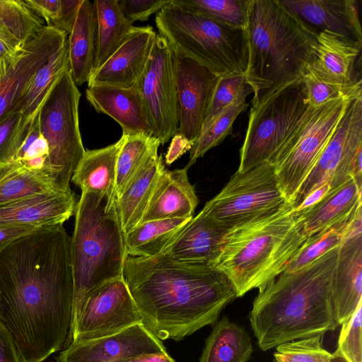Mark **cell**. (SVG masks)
<instances>
[{
	"instance_id": "cell-42",
	"label": "cell",
	"mask_w": 362,
	"mask_h": 362,
	"mask_svg": "<svg viewBox=\"0 0 362 362\" xmlns=\"http://www.w3.org/2000/svg\"><path fill=\"white\" fill-rule=\"evenodd\" d=\"M307 100L313 107L327 102L348 96L362 90L361 81L351 86H342L324 81L317 77L308 66L302 75Z\"/></svg>"
},
{
	"instance_id": "cell-30",
	"label": "cell",
	"mask_w": 362,
	"mask_h": 362,
	"mask_svg": "<svg viewBox=\"0 0 362 362\" xmlns=\"http://www.w3.org/2000/svg\"><path fill=\"white\" fill-rule=\"evenodd\" d=\"M252 352L247 331L223 316L206 339L199 362H247Z\"/></svg>"
},
{
	"instance_id": "cell-1",
	"label": "cell",
	"mask_w": 362,
	"mask_h": 362,
	"mask_svg": "<svg viewBox=\"0 0 362 362\" xmlns=\"http://www.w3.org/2000/svg\"><path fill=\"white\" fill-rule=\"evenodd\" d=\"M123 277L141 323L160 340L179 341L206 325L237 298L228 277L210 265L182 263L163 255H127Z\"/></svg>"
},
{
	"instance_id": "cell-35",
	"label": "cell",
	"mask_w": 362,
	"mask_h": 362,
	"mask_svg": "<svg viewBox=\"0 0 362 362\" xmlns=\"http://www.w3.org/2000/svg\"><path fill=\"white\" fill-rule=\"evenodd\" d=\"M116 164L117 198L137 171L152 145L158 139L144 134H123ZM159 141V140H158Z\"/></svg>"
},
{
	"instance_id": "cell-48",
	"label": "cell",
	"mask_w": 362,
	"mask_h": 362,
	"mask_svg": "<svg viewBox=\"0 0 362 362\" xmlns=\"http://www.w3.org/2000/svg\"><path fill=\"white\" fill-rule=\"evenodd\" d=\"M0 362H21L17 349L8 332L1 322Z\"/></svg>"
},
{
	"instance_id": "cell-32",
	"label": "cell",
	"mask_w": 362,
	"mask_h": 362,
	"mask_svg": "<svg viewBox=\"0 0 362 362\" xmlns=\"http://www.w3.org/2000/svg\"><path fill=\"white\" fill-rule=\"evenodd\" d=\"M70 69L68 39L32 77L13 112L30 118L37 112L45 98L61 76Z\"/></svg>"
},
{
	"instance_id": "cell-13",
	"label": "cell",
	"mask_w": 362,
	"mask_h": 362,
	"mask_svg": "<svg viewBox=\"0 0 362 362\" xmlns=\"http://www.w3.org/2000/svg\"><path fill=\"white\" fill-rule=\"evenodd\" d=\"M141 323V317L123 276L107 281L88 293L72 320L67 337L96 339Z\"/></svg>"
},
{
	"instance_id": "cell-23",
	"label": "cell",
	"mask_w": 362,
	"mask_h": 362,
	"mask_svg": "<svg viewBox=\"0 0 362 362\" xmlns=\"http://www.w3.org/2000/svg\"><path fill=\"white\" fill-rule=\"evenodd\" d=\"M188 168L187 166L173 170L163 168L139 223L192 217L199 199L189 180Z\"/></svg>"
},
{
	"instance_id": "cell-47",
	"label": "cell",
	"mask_w": 362,
	"mask_h": 362,
	"mask_svg": "<svg viewBox=\"0 0 362 362\" xmlns=\"http://www.w3.org/2000/svg\"><path fill=\"white\" fill-rule=\"evenodd\" d=\"M40 228L30 226H0V249Z\"/></svg>"
},
{
	"instance_id": "cell-4",
	"label": "cell",
	"mask_w": 362,
	"mask_h": 362,
	"mask_svg": "<svg viewBox=\"0 0 362 362\" xmlns=\"http://www.w3.org/2000/svg\"><path fill=\"white\" fill-rule=\"evenodd\" d=\"M244 30L248 52L245 74L255 106L302 77L316 37L279 0H249Z\"/></svg>"
},
{
	"instance_id": "cell-6",
	"label": "cell",
	"mask_w": 362,
	"mask_h": 362,
	"mask_svg": "<svg viewBox=\"0 0 362 362\" xmlns=\"http://www.w3.org/2000/svg\"><path fill=\"white\" fill-rule=\"evenodd\" d=\"M155 21L158 35L174 52L218 77L245 73L248 52L244 29L221 23L175 0L158 12Z\"/></svg>"
},
{
	"instance_id": "cell-21",
	"label": "cell",
	"mask_w": 362,
	"mask_h": 362,
	"mask_svg": "<svg viewBox=\"0 0 362 362\" xmlns=\"http://www.w3.org/2000/svg\"><path fill=\"white\" fill-rule=\"evenodd\" d=\"M228 230L202 211L192 217L161 255L180 262L211 265Z\"/></svg>"
},
{
	"instance_id": "cell-27",
	"label": "cell",
	"mask_w": 362,
	"mask_h": 362,
	"mask_svg": "<svg viewBox=\"0 0 362 362\" xmlns=\"http://www.w3.org/2000/svg\"><path fill=\"white\" fill-rule=\"evenodd\" d=\"M97 18L93 2L83 0L71 32L68 35L70 71L75 84L88 82L97 52Z\"/></svg>"
},
{
	"instance_id": "cell-22",
	"label": "cell",
	"mask_w": 362,
	"mask_h": 362,
	"mask_svg": "<svg viewBox=\"0 0 362 362\" xmlns=\"http://www.w3.org/2000/svg\"><path fill=\"white\" fill-rule=\"evenodd\" d=\"M86 97L93 108L115 120L123 134H144L153 137L141 99L135 84L129 88L88 86Z\"/></svg>"
},
{
	"instance_id": "cell-7",
	"label": "cell",
	"mask_w": 362,
	"mask_h": 362,
	"mask_svg": "<svg viewBox=\"0 0 362 362\" xmlns=\"http://www.w3.org/2000/svg\"><path fill=\"white\" fill-rule=\"evenodd\" d=\"M81 95L69 69L51 89L38 112L39 129L48 146L44 175L58 191H71L69 182L86 151L79 129Z\"/></svg>"
},
{
	"instance_id": "cell-54",
	"label": "cell",
	"mask_w": 362,
	"mask_h": 362,
	"mask_svg": "<svg viewBox=\"0 0 362 362\" xmlns=\"http://www.w3.org/2000/svg\"><path fill=\"white\" fill-rule=\"evenodd\" d=\"M273 362H279V361H278L277 360H276V359H274V358Z\"/></svg>"
},
{
	"instance_id": "cell-16",
	"label": "cell",
	"mask_w": 362,
	"mask_h": 362,
	"mask_svg": "<svg viewBox=\"0 0 362 362\" xmlns=\"http://www.w3.org/2000/svg\"><path fill=\"white\" fill-rule=\"evenodd\" d=\"M167 352L161 340L142 323L96 339L72 341L56 362H114L136 355Z\"/></svg>"
},
{
	"instance_id": "cell-46",
	"label": "cell",
	"mask_w": 362,
	"mask_h": 362,
	"mask_svg": "<svg viewBox=\"0 0 362 362\" xmlns=\"http://www.w3.org/2000/svg\"><path fill=\"white\" fill-rule=\"evenodd\" d=\"M23 1L43 20L45 26L63 31V0H23Z\"/></svg>"
},
{
	"instance_id": "cell-17",
	"label": "cell",
	"mask_w": 362,
	"mask_h": 362,
	"mask_svg": "<svg viewBox=\"0 0 362 362\" xmlns=\"http://www.w3.org/2000/svg\"><path fill=\"white\" fill-rule=\"evenodd\" d=\"M362 209L350 223L339 247L331 284V297L339 325L361 302Z\"/></svg>"
},
{
	"instance_id": "cell-5",
	"label": "cell",
	"mask_w": 362,
	"mask_h": 362,
	"mask_svg": "<svg viewBox=\"0 0 362 362\" xmlns=\"http://www.w3.org/2000/svg\"><path fill=\"white\" fill-rule=\"evenodd\" d=\"M74 214L71 238L74 286L71 322L88 293L123 276L127 256L117 198L83 192Z\"/></svg>"
},
{
	"instance_id": "cell-49",
	"label": "cell",
	"mask_w": 362,
	"mask_h": 362,
	"mask_svg": "<svg viewBox=\"0 0 362 362\" xmlns=\"http://www.w3.org/2000/svg\"><path fill=\"white\" fill-rule=\"evenodd\" d=\"M331 191L330 184L326 182L310 192L296 209L298 214L304 213L320 202Z\"/></svg>"
},
{
	"instance_id": "cell-50",
	"label": "cell",
	"mask_w": 362,
	"mask_h": 362,
	"mask_svg": "<svg viewBox=\"0 0 362 362\" xmlns=\"http://www.w3.org/2000/svg\"><path fill=\"white\" fill-rule=\"evenodd\" d=\"M114 362H175V360L165 353H151L136 355L117 360Z\"/></svg>"
},
{
	"instance_id": "cell-36",
	"label": "cell",
	"mask_w": 362,
	"mask_h": 362,
	"mask_svg": "<svg viewBox=\"0 0 362 362\" xmlns=\"http://www.w3.org/2000/svg\"><path fill=\"white\" fill-rule=\"evenodd\" d=\"M361 206L356 213L346 220L310 236L305 245L288 262L284 272H291L311 264L329 250L339 247L346 230Z\"/></svg>"
},
{
	"instance_id": "cell-40",
	"label": "cell",
	"mask_w": 362,
	"mask_h": 362,
	"mask_svg": "<svg viewBox=\"0 0 362 362\" xmlns=\"http://www.w3.org/2000/svg\"><path fill=\"white\" fill-rule=\"evenodd\" d=\"M38 112L34 115L27 136L12 160L44 175L48 146L39 129Z\"/></svg>"
},
{
	"instance_id": "cell-41",
	"label": "cell",
	"mask_w": 362,
	"mask_h": 362,
	"mask_svg": "<svg viewBox=\"0 0 362 362\" xmlns=\"http://www.w3.org/2000/svg\"><path fill=\"white\" fill-rule=\"evenodd\" d=\"M322 336H314L281 344L276 347L279 362H329L332 354L321 346Z\"/></svg>"
},
{
	"instance_id": "cell-38",
	"label": "cell",
	"mask_w": 362,
	"mask_h": 362,
	"mask_svg": "<svg viewBox=\"0 0 362 362\" xmlns=\"http://www.w3.org/2000/svg\"><path fill=\"white\" fill-rule=\"evenodd\" d=\"M221 23L245 29L249 0H175Z\"/></svg>"
},
{
	"instance_id": "cell-11",
	"label": "cell",
	"mask_w": 362,
	"mask_h": 362,
	"mask_svg": "<svg viewBox=\"0 0 362 362\" xmlns=\"http://www.w3.org/2000/svg\"><path fill=\"white\" fill-rule=\"evenodd\" d=\"M135 86L153 131L160 144L178 133L179 110L173 51L157 34L146 66Z\"/></svg>"
},
{
	"instance_id": "cell-45",
	"label": "cell",
	"mask_w": 362,
	"mask_h": 362,
	"mask_svg": "<svg viewBox=\"0 0 362 362\" xmlns=\"http://www.w3.org/2000/svg\"><path fill=\"white\" fill-rule=\"evenodd\" d=\"M172 0H118L124 16L132 23L147 21Z\"/></svg>"
},
{
	"instance_id": "cell-14",
	"label": "cell",
	"mask_w": 362,
	"mask_h": 362,
	"mask_svg": "<svg viewBox=\"0 0 362 362\" xmlns=\"http://www.w3.org/2000/svg\"><path fill=\"white\" fill-rule=\"evenodd\" d=\"M67 39L66 33L45 25L15 55L0 61V121L13 111L35 72Z\"/></svg>"
},
{
	"instance_id": "cell-20",
	"label": "cell",
	"mask_w": 362,
	"mask_h": 362,
	"mask_svg": "<svg viewBox=\"0 0 362 362\" xmlns=\"http://www.w3.org/2000/svg\"><path fill=\"white\" fill-rule=\"evenodd\" d=\"M73 191H51L28 196L0 206V226L44 227L63 224L74 214Z\"/></svg>"
},
{
	"instance_id": "cell-31",
	"label": "cell",
	"mask_w": 362,
	"mask_h": 362,
	"mask_svg": "<svg viewBox=\"0 0 362 362\" xmlns=\"http://www.w3.org/2000/svg\"><path fill=\"white\" fill-rule=\"evenodd\" d=\"M192 217L155 220L138 224L124 235L127 255L153 257L160 255Z\"/></svg>"
},
{
	"instance_id": "cell-28",
	"label": "cell",
	"mask_w": 362,
	"mask_h": 362,
	"mask_svg": "<svg viewBox=\"0 0 362 362\" xmlns=\"http://www.w3.org/2000/svg\"><path fill=\"white\" fill-rule=\"evenodd\" d=\"M122 143L121 137L107 146L85 151L71 179L81 192H96L117 198L116 164Z\"/></svg>"
},
{
	"instance_id": "cell-52",
	"label": "cell",
	"mask_w": 362,
	"mask_h": 362,
	"mask_svg": "<svg viewBox=\"0 0 362 362\" xmlns=\"http://www.w3.org/2000/svg\"><path fill=\"white\" fill-rule=\"evenodd\" d=\"M180 140L177 141L172 142L168 153L165 156V163L170 165L177 158L182 156L185 152L190 150L192 146L189 144L185 140L180 138Z\"/></svg>"
},
{
	"instance_id": "cell-33",
	"label": "cell",
	"mask_w": 362,
	"mask_h": 362,
	"mask_svg": "<svg viewBox=\"0 0 362 362\" xmlns=\"http://www.w3.org/2000/svg\"><path fill=\"white\" fill-rule=\"evenodd\" d=\"M55 190L52 182L43 175L16 161L0 165V206L33 194Z\"/></svg>"
},
{
	"instance_id": "cell-2",
	"label": "cell",
	"mask_w": 362,
	"mask_h": 362,
	"mask_svg": "<svg viewBox=\"0 0 362 362\" xmlns=\"http://www.w3.org/2000/svg\"><path fill=\"white\" fill-rule=\"evenodd\" d=\"M339 247L299 270L282 272L259 290L249 320L262 351L339 326L331 297Z\"/></svg>"
},
{
	"instance_id": "cell-39",
	"label": "cell",
	"mask_w": 362,
	"mask_h": 362,
	"mask_svg": "<svg viewBox=\"0 0 362 362\" xmlns=\"http://www.w3.org/2000/svg\"><path fill=\"white\" fill-rule=\"evenodd\" d=\"M252 92L245 74L218 77L202 131L225 108L238 100L246 99Z\"/></svg>"
},
{
	"instance_id": "cell-12",
	"label": "cell",
	"mask_w": 362,
	"mask_h": 362,
	"mask_svg": "<svg viewBox=\"0 0 362 362\" xmlns=\"http://www.w3.org/2000/svg\"><path fill=\"white\" fill-rule=\"evenodd\" d=\"M361 149L362 93L350 99L332 137L295 195L293 208L325 183L330 184L332 191L351 177L354 161Z\"/></svg>"
},
{
	"instance_id": "cell-53",
	"label": "cell",
	"mask_w": 362,
	"mask_h": 362,
	"mask_svg": "<svg viewBox=\"0 0 362 362\" xmlns=\"http://www.w3.org/2000/svg\"><path fill=\"white\" fill-rule=\"evenodd\" d=\"M329 362H349L337 350L332 354Z\"/></svg>"
},
{
	"instance_id": "cell-43",
	"label": "cell",
	"mask_w": 362,
	"mask_h": 362,
	"mask_svg": "<svg viewBox=\"0 0 362 362\" xmlns=\"http://www.w3.org/2000/svg\"><path fill=\"white\" fill-rule=\"evenodd\" d=\"M33 117L25 118L20 112H12L0 121V165L13 160L27 136Z\"/></svg>"
},
{
	"instance_id": "cell-18",
	"label": "cell",
	"mask_w": 362,
	"mask_h": 362,
	"mask_svg": "<svg viewBox=\"0 0 362 362\" xmlns=\"http://www.w3.org/2000/svg\"><path fill=\"white\" fill-rule=\"evenodd\" d=\"M315 36L328 31L362 43V31L354 0H279Z\"/></svg>"
},
{
	"instance_id": "cell-24",
	"label": "cell",
	"mask_w": 362,
	"mask_h": 362,
	"mask_svg": "<svg viewBox=\"0 0 362 362\" xmlns=\"http://www.w3.org/2000/svg\"><path fill=\"white\" fill-rule=\"evenodd\" d=\"M315 37L312 58L307 66L317 77L342 86H351L361 81L354 78L353 71L362 43L328 31H322Z\"/></svg>"
},
{
	"instance_id": "cell-15",
	"label": "cell",
	"mask_w": 362,
	"mask_h": 362,
	"mask_svg": "<svg viewBox=\"0 0 362 362\" xmlns=\"http://www.w3.org/2000/svg\"><path fill=\"white\" fill-rule=\"evenodd\" d=\"M173 55L179 110L177 134L192 146L202 134L218 76L190 58L174 51Z\"/></svg>"
},
{
	"instance_id": "cell-34",
	"label": "cell",
	"mask_w": 362,
	"mask_h": 362,
	"mask_svg": "<svg viewBox=\"0 0 362 362\" xmlns=\"http://www.w3.org/2000/svg\"><path fill=\"white\" fill-rule=\"evenodd\" d=\"M43 20L23 1L0 0V33L23 45L45 26Z\"/></svg>"
},
{
	"instance_id": "cell-19",
	"label": "cell",
	"mask_w": 362,
	"mask_h": 362,
	"mask_svg": "<svg viewBox=\"0 0 362 362\" xmlns=\"http://www.w3.org/2000/svg\"><path fill=\"white\" fill-rule=\"evenodd\" d=\"M156 35L151 26L138 27L105 64L91 74L88 86H133L146 66Z\"/></svg>"
},
{
	"instance_id": "cell-9",
	"label": "cell",
	"mask_w": 362,
	"mask_h": 362,
	"mask_svg": "<svg viewBox=\"0 0 362 362\" xmlns=\"http://www.w3.org/2000/svg\"><path fill=\"white\" fill-rule=\"evenodd\" d=\"M362 93L310 106L292 135L272 162L279 188L291 204L303 182L334 132L350 99Z\"/></svg>"
},
{
	"instance_id": "cell-44",
	"label": "cell",
	"mask_w": 362,
	"mask_h": 362,
	"mask_svg": "<svg viewBox=\"0 0 362 362\" xmlns=\"http://www.w3.org/2000/svg\"><path fill=\"white\" fill-rule=\"evenodd\" d=\"M362 301L351 316L341 324L337 351L349 362H362Z\"/></svg>"
},
{
	"instance_id": "cell-51",
	"label": "cell",
	"mask_w": 362,
	"mask_h": 362,
	"mask_svg": "<svg viewBox=\"0 0 362 362\" xmlns=\"http://www.w3.org/2000/svg\"><path fill=\"white\" fill-rule=\"evenodd\" d=\"M23 45L0 33V61L15 55Z\"/></svg>"
},
{
	"instance_id": "cell-55",
	"label": "cell",
	"mask_w": 362,
	"mask_h": 362,
	"mask_svg": "<svg viewBox=\"0 0 362 362\" xmlns=\"http://www.w3.org/2000/svg\"><path fill=\"white\" fill-rule=\"evenodd\" d=\"M1 250H2V249H1ZM0 250H1V249H0Z\"/></svg>"
},
{
	"instance_id": "cell-8",
	"label": "cell",
	"mask_w": 362,
	"mask_h": 362,
	"mask_svg": "<svg viewBox=\"0 0 362 362\" xmlns=\"http://www.w3.org/2000/svg\"><path fill=\"white\" fill-rule=\"evenodd\" d=\"M309 107L302 77L252 106L237 171L272 163Z\"/></svg>"
},
{
	"instance_id": "cell-26",
	"label": "cell",
	"mask_w": 362,
	"mask_h": 362,
	"mask_svg": "<svg viewBox=\"0 0 362 362\" xmlns=\"http://www.w3.org/2000/svg\"><path fill=\"white\" fill-rule=\"evenodd\" d=\"M361 189L354 177L329 192L308 211L297 214L304 217L303 228L310 237L352 216L362 206Z\"/></svg>"
},
{
	"instance_id": "cell-3",
	"label": "cell",
	"mask_w": 362,
	"mask_h": 362,
	"mask_svg": "<svg viewBox=\"0 0 362 362\" xmlns=\"http://www.w3.org/2000/svg\"><path fill=\"white\" fill-rule=\"evenodd\" d=\"M303 222L287 202L235 226L225 234L211 266L228 277L237 298L259 290L284 271L308 240Z\"/></svg>"
},
{
	"instance_id": "cell-25",
	"label": "cell",
	"mask_w": 362,
	"mask_h": 362,
	"mask_svg": "<svg viewBox=\"0 0 362 362\" xmlns=\"http://www.w3.org/2000/svg\"><path fill=\"white\" fill-rule=\"evenodd\" d=\"M160 145L158 140L152 145L137 171L117 198L124 235L141 221L158 177L165 168L162 156L158 155Z\"/></svg>"
},
{
	"instance_id": "cell-10",
	"label": "cell",
	"mask_w": 362,
	"mask_h": 362,
	"mask_svg": "<svg viewBox=\"0 0 362 362\" xmlns=\"http://www.w3.org/2000/svg\"><path fill=\"white\" fill-rule=\"evenodd\" d=\"M287 202L274 166L266 162L245 172L236 171L202 211L229 230Z\"/></svg>"
},
{
	"instance_id": "cell-29",
	"label": "cell",
	"mask_w": 362,
	"mask_h": 362,
	"mask_svg": "<svg viewBox=\"0 0 362 362\" xmlns=\"http://www.w3.org/2000/svg\"><path fill=\"white\" fill-rule=\"evenodd\" d=\"M97 18V52L93 72L137 30L123 14L118 0L93 1Z\"/></svg>"
},
{
	"instance_id": "cell-37",
	"label": "cell",
	"mask_w": 362,
	"mask_h": 362,
	"mask_svg": "<svg viewBox=\"0 0 362 362\" xmlns=\"http://www.w3.org/2000/svg\"><path fill=\"white\" fill-rule=\"evenodd\" d=\"M246 99L233 103L220 112L204 129L199 139L190 149L189 160L186 165L189 168L209 150L219 145L232 133L233 124L238 115L248 107Z\"/></svg>"
}]
</instances>
